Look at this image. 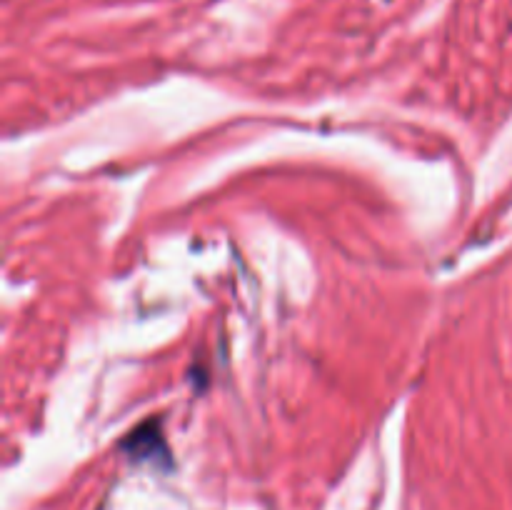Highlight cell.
I'll return each mask as SVG.
<instances>
[{"label":"cell","instance_id":"cell-1","mask_svg":"<svg viewBox=\"0 0 512 510\" xmlns=\"http://www.w3.org/2000/svg\"><path fill=\"white\" fill-rule=\"evenodd\" d=\"M125 453H130L133 458H158L160 453H165L163 448V433L158 430V420H148L140 428H135L130 433V438L123 443Z\"/></svg>","mask_w":512,"mask_h":510}]
</instances>
